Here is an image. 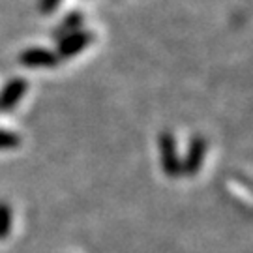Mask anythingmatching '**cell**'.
Listing matches in <instances>:
<instances>
[{
	"instance_id": "6da1fadb",
	"label": "cell",
	"mask_w": 253,
	"mask_h": 253,
	"mask_svg": "<svg viewBox=\"0 0 253 253\" xmlns=\"http://www.w3.org/2000/svg\"><path fill=\"white\" fill-rule=\"evenodd\" d=\"M158 150H160V162L163 172L169 178H178L182 174V158L178 156L176 139L171 131H162L158 135Z\"/></svg>"
},
{
	"instance_id": "7a4b0ae2",
	"label": "cell",
	"mask_w": 253,
	"mask_h": 253,
	"mask_svg": "<svg viewBox=\"0 0 253 253\" xmlns=\"http://www.w3.org/2000/svg\"><path fill=\"white\" fill-rule=\"evenodd\" d=\"M94 42V32L90 30H79V32H73L70 36H64L62 40L56 42V56L58 60H66V58H73L81 53L83 49L90 45Z\"/></svg>"
},
{
	"instance_id": "3957f363",
	"label": "cell",
	"mask_w": 253,
	"mask_h": 253,
	"mask_svg": "<svg viewBox=\"0 0 253 253\" xmlns=\"http://www.w3.org/2000/svg\"><path fill=\"white\" fill-rule=\"evenodd\" d=\"M205 154H207V139L203 135H193L190 139L186 156L182 158V174L195 176L205 162Z\"/></svg>"
},
{
	"instance_id": "277c9868",
	"label": "cell",
	"mask_w": 253,
	"mask_h": 253,
	"mask_svg": "<svg viewBox=\"0 0 253 253\" xmlns=\"http://www.w3.org/2000/svg\"><path fill=\"white\" fill-rule=\"evenodd\" d=\"M19 62L27 68H56L58 56L54 51L45 47H30L19 53Z\"/></svg>"
},
{
	"instance_id": "5b68a950",
	"label": "cell",
	"mask_w": 253,
	"mask_h": 253,
	"mask_svg": "<svg viewBox=\"0 0 253 253\" xmlns=\"http://www.w3.org/2000/svg\"><path fill=\"white\" fill-rule=\"evenodd\" d=\"M28 90V83L23 77H15L4 84L0 90V111H9L17 107V103L23 100L25 92Z\"/></svg>"
},
{
	"instance_id": "8992f818",
	"label": "cell",
	"mask_w": 253,
	"mask_h": 253,
	"mask_svg": "<svg viewBox=\"0 0 253 253\" xmlns=\"http://www.w3.org/2000/svg\"><path fill=\"white\" fill-rule=\"evenodd\" d=\"M83 21H84V15H83L81 11H70V13L54 27L53 38L58 42V40H62L64 36H70L73 32H79L83 27Z\"/></svg>"
},
{
	"instance_id": "52a82bcc",
	"label": "cell",
	"mask_w": 253,
	"mask_h": 253,
	"mask_svg": "<svg viewBox=\"0 0 253 253\" xmlns=\"http://www.w3.org/2000/svg\"><path fill=\"white\" fill-rule=\"evenodd\" d=\"M11 221H13V214L8 203H0V240L8 238L9 231H11Z\"/></svg>"
},
{
	"instance_id": "ba28073f",
	"label": "cell",
	"mask_w": 253,
	"mask_h": 253,
	"mask_svg": "<svg viewBox=\"0 0 253 253\" xmlns=\"http://www.w3.org/2000/svg\"><path fill=\"white\" fill-rule=\"evenodd\" d=\"M21 145V137L8 129H0V150H11Z\"/></svg>"
},
{
	"instance_id": "9c48e42d",
	"label": "cell",
	"mask_w": 253,
	"mask_h": 253,
	"mask_svg": "<svg viewBox=\"0 0 253 253\" xmlns=\"http://www.w3.org/2000/svg\"><path fill=\"white\" fill-rule=\"evenodd\" d=\"M60 2H62V0H40V2H38V9H40L43 15H49V13H53L54 9L58 8Z\"/></svg>"
}]
</instances>
